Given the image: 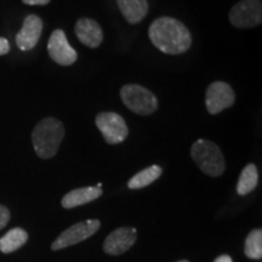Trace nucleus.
<instances>
[{
	"mask_svg": "<svg viewBox=\"0 0 262 262\" xmlns=\"http://www.w3.org/2000/svg\"><path fill=\"white\" fill-rule=\"evenodd\" d=\"M191 157L198 168L211 178H219L225 171L224 155L212 141L196 140L191 147Z\"/></svg>",
	"mask_w": 262,
	"mask_h": 262,
	"instance_id": "obj_3",
	"label": "nucleus"
},
{
	"mask_svg": "<svg viewBox=\"0 0 262 262\" xmlns=\"http://www.w3.org/2000/svg\"><path fill=\"white\" fill-rule=\"evenodd\" d=\"M148 37L152 44L164 54L180 55L189 50L192 35L188 28L179 19L159 17L149 26Z\"/></svg>",
	"mask_w": 262,
	"mask_h": 262,
	"instance_id": "obj_1",
	"label": "nucleus"
},
{
	"mask_svg": "<svg viewBox=\"0 0 262 262\" xmlns=\"http://www.w3.org/2000/svg\"><path fill=\"white\" fill-rule=\"evenodd\" d=\"M9 51H10V44L8 39L0 38V56H2V55L8 54Z\"/></svg>",
	"mask_w": 262,
	"mask_h": 262,
	"instance_id": "obj_20",
	"label": "nucleus"
},
{
	"mask_svg": "<svg viewBox=\"0 0 262 262\" xmlns=\"http://www.w3.org/2000/svg\"><path fill=\"white\" fill-rule=\"evenodd\" d=\"M95 123H96L97 129L102 134L103 139L110 145L122 143L129 135V127L125 120L116 112L98 113Z\"/></svg>",
	"mask_w": 262,
	"mask_h": 262,
	"instance_id": "obj_5",
	"label": "nucleus"
},
{
	"mask_svg": "<svg viewBox=\"0 0 262 262\" xmlns=\"http://www.w3.org/2000/svg\"><path fill=\"white\" fill-rule=\"evenodd\" d=\"M10 221V211L4 205H0V229H3Z\"/></svg>",
	"mask_w": 262,
	"mask_h": 262,
	"instance_id": "obj_19",
	"label": "nucleus"
},
{
	"mask_svg": "<svg viewBox=\"0 0 262 262\" xmlns=\"http://www.w3.org/2000/svg\"><path fill=\"white\" fill-rule=\"evenodd\" d=\"M64 137V126L58 119L45 118L40 120L32 133V142L35 153L41 159L56 156Z\"/></svg>",
	"mask_w": 262,
	"mask_h": 262,
	"instance_id": "obj_2",
	"label": "nucleus"
},
{
	"mask_svg": "<svg viewBox=\"0 0 262 262\" xmlns=\"http://www.w3.org/2000/svg\"><path fill=\"white\" fill-rule=\"evenodd\" d=\"M28 241V234L25 229L14 228L10 229L4 237L0 239V251L4 254L14 253L21 247H24Z\"/></svg>",
	"mask_w": 262,
	"mask_h": 262,
	"instance_id": "obj_15",
	"label": "nucleus"
},
{
	"mask_svg": "<svg viewBox=\"0 0 262 262\" xmlns=\"http://www.w3.org/2000/svg\"><path fill=\"white\" fill-rule=\"evenodd\" d=\"M163 170L159 165H150L148 168L141 170L133 176L127 182V187L130 189H140L143 187H147L150 183H153L156 180H158L162 175Z\"/></svg>",
	"mask_w": 262,
	"mask_h": 262,
	"instance_id": "obj_16",
	"label": "nucleus"
},
{
	"mask_svg": "<svg viewBox=\"0 0 262 262\" xmlns=\"http://www.w3.org/2000/svg\"><path fill=\"white\" fill-rule=\"evenodd\" d=\"M117 4L124 18L131 25L139 24L148 14L147 0H117Z\"/></svg>",
	"mask_w": 262,
	"mask_h": 262,
	"instance_id": "obj_14",
	"label": "nucleus"
},
{
	"mask_svg": "<svg viewBox=\"0 0 262 262\" xmlns=\"http://www.w3.org/2000/svg\"><path fill=\"white\" fill-rule=\"evenodd\" d=\"M48 52L52 60L61 66L73 64L78 58L77 51L71 47L62 29L52 32L48 42Z\"/></svg>",
	"mask_w": 262,
	"mask_h": 262,
	"instance_id": "obj_9",
	"label": "nucleus"
},
{
	"mask_svg": "<svg viewBox=\"0 0 262 262\" xmlns=\"http://www.w3.org/2000/svg\"><path fill=\"white\" fill-rule=\"evenodd\" d=\"M214 262H233V260H232V257L228 256V255H221V256H219Z\"/></svg>",
	"mask_w": 262,
	"mask_h": 262,
	"instance_id": "obj_22",
	"label": "nucleus"
},
{
	"mask_svg": "<svg viewBox=\"0 0 262 262\" xmlns=\"http://www.w3.org/2000/svg\"><path fill=\"white\" fill-rule=\"evenodd\" d=\"M27 5H47L50 0H22Z\"/></svg>",
	"mask_w": 262,
	"mask_h": 262,
	"instance_id": "obj_21",
	"label": "nucleus"
},
{
	"mask_svg": "<svg viewBox=\"0 0 262 262\" xmlns=\"http://www.w3.org/2000/svg\"><path fill=\"white\" fill-rule=\"evenodd\" d=\"M42 21L37 15H29L25 18L21 31L16 35V44L22 51L32 50L41 35Z\"/></svg>",
	"mask_w": 262,
	"mask_h": 262,
	"instance_id": "obj_11",
	"label": "nucleus"
},
{
	"mask_svg": "<svg viewBox=\"0 0 262 262\" xmlns=\"http://www.w3.org/2000/svg\"><path fill=\"white\" fill-rule=\"evenodd\" d=\"M178 262H189V261H187V260H181V261H178Z\"/></svg>",
	"mask_w": 262,
	"mask_h": 262,
	"instance_id": "obj_23",
	"label": "nucleus"
},
{
	"mask_svg": "<svg viewBox=\"0 0 262 262\" xmlns=\"http://www.w3.org/2000/svg\"><path fill=\"white\" fill-rule=\"evenodd\" d=\"M234 101V91L225 81H214L206 89L205 104L210 114H219L224 110H227L233 106Z\"/></svg>",
	"mask_w": 262,
	"mask_h": 262,
	"instance_id": "obj_8",
	"label": "nucleus"
},
{
	"mask_svg": "<svg viewBox=\"0 0 262 262\" xmlns=\"http://www.w3.org/2000/svg\"><path fill=\"white\" fill-rule=\"evenodd\" d=\"M137 233L135 228L120 227L113 231L103 243V250L108 255H120L135 244Z\"/></svg>",
	"mask_w": 262,
	"mask_h": 262,
	"instance_id": "obj_10",
	"label": "nucleus"
},
{
	"mask_svg": "<svg viewBox=\"0 0 262 262\" xmlns=\"http://www.w3.org/2000/svg\"><path fill=\"white\" fill-rule=\"evenodd\" d=\"M245 256L251 260L262 258V231L260 228L251 231L245 239L244 245Z\"/></svg>",
	"mask_w": 262,
	"mask_h": 262,
	"instance_id": "obj_18",
	"label": "nucleus"
},
{
	"mask_svg": "<svg viewBox=\"0 0 262 262\" xmlns=\"http://www.w3.org/2000/svg\"><path fill=\"white\" fill-rule=\"evenodd\" d=\"M101 227V222L98 220H86L78 222L58 235L51 245L54 251L61 250V249L72 247L80 242L86 241L91 235H94Z\"/></svg>",
	"mask_w": 262,
	"mask_h": 262,
	"instance_id": "obj_7",
	"label": "nucleus"
},
{
	"mask_svg": "<svg viewBox=\"0 0 262 262\" xmlns=\"http://www.w3.org/2000/svg\"><path fill=\"white\" fill-rule=\"evenodd\" d=\"M120 98L131 112L149 116L158 110V98L152 91L139 84H126L120 90Z\"/></svg>",
	"mask_w": 262,
	"mask_h": 262,
	"instance_id": "obj_4",
	"label": "nucleus"
},
{
	"mask_svg": "<svg viewBox=\"0 0 262 262\" xmlns=\"http://www.w3.org/2000/svg\"><path fill=\"white\" fill-rule=\"evenodd\" d=\"M258 172L255 164H248L239 176L237 183V192L239 195H247L257 187Z\"/></svg>",
	"mask_w": 262,
	"mask_h": 262,
	"instance_id": "obj_17",
	"label": "nucleus"
},
{
	"mask_svg": "<svg viewBox=\"0 0 262 262\" xmlns=\"http://www.w3.org/2000/svg\"><path fill=\"white\" fill-rule=\"evenodd\" d=\"M229 21L237 28H253L262 22L261 0H242L229 11Z\"/></svg>",
	"mask_w": 262,
	"mask_h": 262,
	"instance_id": "obj_6",
	"label": "nucleus"
},
{
	"mask_svg": "<svg viewBox=\"0 0 262 262\" xmlns=\"http://www.w3.org/2000/svg\"><path fill=\"white\" fill-rule=\"evenodd\" d=\"M74 29L79 41L88 48H98L103 40L102 28H101V26L95 19L86 17L80 18L75 24Z\"/></svg>",
	"mask_w": 262,
	"mask_h": 262,
	"instance_id": "obj_12",
	"label": "nucleus"
},
{
	"mask_svg": "<svg viewBox=\"0 0 262 262\" xmlns=\"http://www.w3.org/2000/svg\"><path fill=\"white\" fill-rule=\"evenodd\" d=\"M102 195V189L98 187H83L68 192L62 198L61 204L64 209H73L77 206L88 204Z\"/></svg>",
	"mask_w": 262,
	"mask_h": 262,
	"instance_id": "obj_13",
	"label": "nucleus"
}]
</instances>
